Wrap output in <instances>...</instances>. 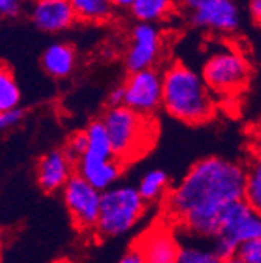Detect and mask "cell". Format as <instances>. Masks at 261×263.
<instances>
[{
	"label": "cell",
	"instance_id": "27",
	"mask_svg": "<svg viewBox=\"0 0 261 263\" xmlns=\"http://www.w3.org/2000/svg\"><path fill=\"white\" fill-rule=\"evenodd\" d=\"M108 108H116L124 105V89L122 86H116L110 94H108Z\"/></svg>",
	"mask_w": 261,
	"mask_h": 263
},
{
	"label": "cell",
	"instance_id": "4",
	"mask_svg": "<svg viewBox=\"0 0 261 263\" xmlns=\"http://www.w3.org/2000/svg\"><path fill=\"white\" fill-rule=\"evenodd\" d=\"M146 202L135 186H111L101 193L99 218L94 232L101 238H114L130 232L143 218Z\"/></svg>",
	"mask_w": 261,
	"mask_h": 263
},
{
	"label": "cell",
	"instance_id": "25",
	"mask_svg": "<svg viewBox=\"0 0 261 263\" xmlns=\"http://www.w3.org/2000/svg\"><path fill=\"white\" fill-rule=\"evenodd\" d=\"M24 11V0H0V21L16 19Z\"/></svg>",
	"mask_w": 261,
	"mask_h": 263
},
{
	"label": "cell",
	"instance_id": "30",
	"mask_svg": "<svg viewBox=\"0 0 261 263\" xmlns=\"http://www.w3.org/2000/svg\"><path fill=\"white\" fill-rule=\"evenodd\" d=\"M249 11L256 24L261 22V0H249Z\"/></svg>",
	"mask_w": 261,
	"mask_h": 263
},
{
	"label": "cell",
	"instance_id": "24",
	"mask_svg": "<svg viewBox=\"0 0 261 263\" xmlns=\"http://www.w3.org/2000/svg\"><path fill=\"white\" fill-rule=\"evenodd\" d=\"M236 257L244 263H261V238L241 243L236 251Z\"/></svg>",
	"mask_w": 261,
	"mask_h": 263
},
{
	"label": "cell",
	"instance_id": "6",
	"mask_svg": "<svg viewBox=\"0 0 261 263\" xmlns=\"http://www.w3.org/2000/svg\"><path fill=\"white\" fill-rule=\"evenodd\" d=\"M202 80L211 92L232 96L246 88L250 79V64L235 49L214 52L202 69Z\"/></svg>",
	"mask_w": 261,
	"mask_h": 263
},
{
	"label": "cell",
	"instance_id": "21",
	"mask_svg": "<svg viewBox=\"0 0 261 263\" xmlns=\"http://www.w3.org/2000/svg\"><path fill=\"white\" fill-rule=\"evenodd\" d=\"M243 199L256 212L261 210V163L256 158L244 176V193Z\"/></svg>",
	"mask_w": 261,
	"mask_h": 263
},
{
	"label": "cell",
	"instance_id": "14",
	"mask_svg": "<svg viewBox=\"0 0 261 263\" xmlns=\"http://www.w3.org/2000/svg\"><path fill=\"white\" fill-rule=\"evenodd\" d=\"M75 170L83 180H86L92 188L97 191H105L111 188L116 180L121 177L124 164H121L116 158L107 161H91V160H80L75 164Z\"/></svg>",
	"mask_w": 261,
	"mask_h": 263
},
{
	"label": "cell",
	"instance_id": "16",
	"mask_svg": "<svg viewBox=\"0 0 261 263\" xmlns=\"http://www.w3.org/2000/svg\"><path fill=\"white\" fill-rule=\"evenodd\" d=\"M177 0H133L128 7L132 16L139 24H156L165 21L175 10Z\"/></svg>",
	"mask_w": 261,
	"mask_h": 263
},
{
	"label": "cell",
	"instance_id": "9",
	"mask_svg": "<svg viewBox=\"0 0 261 263\" xmlns=\"http://www.w3.org/2000/svg\"><path fill=\"white\" fill-rule=\"evenodd\" d=\"M163 50V38L156 25L136 24L132 30V41L127 50L125 66L132 72L153 69Z\"/></svg>",
	"mask_w": 261,
	"mask_h": 263
},
{
	"label": "cell",
	"instance_id": "18",
	"mask_svg": "<svg viewBox=\"0 0 261 263\" xmlns=\"http://www.w3.org/2000/svg\"><path fill=\"white\" fill-rule=\"evenodd\" d=\"M77 21L86 24H104L113 17L114 7L110 0H69Z\"/></svg>",
	"mask_w": 261,
	"mask_h": 263
},
{
	"label": "cell",
	"instance_id": "7",
	"mask_svg": "<svg viewBox=\"0 0 261 263\" xmlns=\"http://www.w3.org/2000/svg\"><path fill=\"white\" fill-rule=\"evenodd\" d=\"M63 199L78 230L94 232L101 209V191L92 188L78 174H72L63 186Z\"/></svg>",
	"mask_w": 261,
	"mask_h": 263
},
{
	"label": "cell",
	"instance_id": "29",
	"mask_svg": "<svg viewBox=\"0 0 261 263\" xmlns=\"http://www.w3.org/2000/svg\"><path fill=\"white\" fill-rule=\"evenodd\" d=\"M208 2H211V0H177V5H180L186 11H194Z\"/></svg>",
	"mask_w": 261,
	"mask_h": 263
},
{
	"label": "cell",
	"instance_id": "1",
	"mask_svg": "<svg viewBox=\"0 0 261 263\" xmlns=\"http://www.w3.org/2000/svg\"><path fill=\"white\" fill-rule=\"evenodd\" d=\"M246 168L222 157L194 163L165 201L166 218L195 238H214L228 205L243 199Z\"/></svg>",
	"mask_w": 261,
	"mask_h": 263
},
{
	"label": "cell",
	"instance_id": "17",
	"mask_svg": "<svg viewBox=\"0 0 261 263\" xmlns=\"http://www.w3.org/2000/svg\"><path fill=\"white\" fill-rule=\"evenodd\" d=\"M86 135V152L82 157L83 160H91V161H107L114 158L111 152V144L107 135V130L102 124V121H94L89 124V127L85 130ZM80 158V160H82Z\"/></svg>",
	"mask_w": 261,
	"mask_h": 263
},
{
	"label": "cell",
	"instance_id": "5",
	"mask_svg": "<svg viewBox=\"0 0 261 263\" xmlns=\"http://www.w3.org/2000/svg\"><path fill=\"white\" fill-rule=\"evenodd\" d=\"M261 238L259 212L253 210L244 199L228 205L220 216L213 251L220 260L236 255L241 243Z\"/></svg>",
	"mask_w": 261,
	"mask_h": 263
},
{
	"label": "cell",
	"instance_id": "20",
	"mask_svg": "<svg viewBox=\"0 0 261 263\" xmlns=\"http://www.w3.org/2000/svg\"><path fill=\"white\" fill-rule=\"evenodd\" d=\"M168 185H169V176L166 171L150 170L139 180V185L136 190L141 196V199L147 204V202H153L159 199V197L166 193Z\"/></svg>",
	"mask_w": 261,
	"mask_h": 263
},
{
	"label": "cell",
	"instance_id": "31",
	"mask_svg": "<svg viewBox=\"0 0 261 263\" xmlns=\"http://www.w3.org/2000/svg\"><path fill=\"white\" fill-rule=\"evenodd\" d=\"M110 2H111V5L116 8H128L130 5H132L133 4V0H110Z\"/></svg>",
	"mask_w": 261,
	"mask_h": 263
},
{
	"label": "cell",
	"instance_id": "13",
	"mask_svg": "<svg viewBox=\"0 0 261 263\" xmlns=\"http://www.w3.org/2000/svg\"><path fill=\"white\" fill-rule=\"evenodd\" d=\"M74 174V164L68 160L63 151L53 149L43 155L36 166V180L43 191L55 193L63 190Z\"/></svg>",
	"mask_w": 261,
	"mask_h": 263
},
{
	"label": "cell",
	"instance_id": "3",
	"mask_svg": "<svg viewBox=\"0 0 261 263\" xmlns=\"http://www.w3.org/2000/svg\"><path fill=\"white\" fill-rule=\"evenodd\" d=\"M111 144L113 157L121 163H133L144 157L158 137L153 116H144L127 107L108 108L101 119Z\"/></svg>",
	"mask_w": 261,
	"mask_h": 263
},
{
	"label": "cell",
	"instance_id": "12",
	"mask_svg": "<svg viewBox=\"0 0 261 263\" xmlns=\"http://www.w3.org/2000/svg\"><path fill=\"white\" fill-rule=\"evenodd\" d=\"M30 21L44 33H59L74 25L75 14L69 0H31Z\"/></svg>",
	"mask_w": 261,
	"mask_h": 263
},
{
	"label": "cell",
	"instance_id": "2",
	"mask_svg": "<svg viewBox=\"0 0 261 263\" xmlns=\"http://www.w3.org/2000/svg\"><path fill=\"white\" fill-rule=\"evenodd\" d=\"M161 107L175 119L197 125L210 121L216 113L213 94L202 77L182 63H174L161 76Z\"/></svg>",
	"mask_w": 261,
	"mask_h": 263
},
{
	"label": "cell",
	"instance_id": "22",
	"mask_svg": "<svg viewBox=\"0 0 261 263\" xmlns=\"http://www.w3.org/2000/svg\"><path fill=\"white\" fill-rule=\"evenodd\" d=\"M222 260L216 252L205 246L197 245H180L175 263H220Z\"/></svg>",
	"mask_w": 261,
	"mask_h": 263
},
{
	"label": "cell",
	"instance_id": "10",
	"mask_svg": "<svg viewBox=\"0 0 261 263\" xmlns=\"http://www.w3.org/2000/svg\"><path fill=\"white\" fill-rule=\"evenodd\" d=\"M133 245L138 248L144 263H175L180 249L175 232L165 222L149 227Z\"/></svg>",
	"mask_w": 261,
	"mask_h": 263
},
{
	"label": "cell",
	"instance_id": "32",
	"mask_svg": "<svg viewBox=\"0 0 261 263\" xmlns=\"http://www.w3.org/2000/svg\"><path fill=\"white\" fill-rule=\"evenodd\" d=\"M220 263H244L239 257H236V255H233V257H230V258H225V260H222Z\"/></svg>",
	"mask_w": 261,
	"mask_h": 263
},
{
	"label": "cell",
	"instance_id": "23",
	"mask_svg": "<svg viewBox=\"0 0 261 263\" xmlns=\"http://www.w3.org/2000/svg\"><path fill=\"white\" fill-rule=\"evenodd\" d=\"M86 146H88L86 135H85V132H80V134H75L71 137V140L66 144V149H64L63 152L72 164H77L80 161V158L85 155Z\"/></svg>",
	"mask_w": 261,
	"mask_h": 263
},
{
	"label": "cell",
	"instance_id": "15",
	"mask_svg": "<svg viewBox=\"0 0 261 263\" xmlns=\"http://www.w3.org/2000/svg\"><path fill=\"white\" fill-rule=\"evenodd\" d=\"M41 66L50 77L66 79L74 72L77 66L75 49L66 43H53L44 50Z\"/></svg>",
	"mask_w": 261,
	"mask_h": 263
},
{
	"label": "cell",
	"instance_id": "28",
	"mask_svg": "<svg viewBox=\"0 0 261 263\" xmlns=\"http://www.w3.org/2000/svg\"><path fill=\"white\" fill-rule=\"evenodd\" d=\"M117 263H144V261H143V257H141L138 248L133 245L132 248H130V249L121 257V260H119Z\"/></svg>",
	"mask_w": 261,
	"mask_h": 263
},
{
	"label": "cell",
	"instance_id": "11",
	"mask_svg": "<svg viewBox=\"0 0 261 263\" xmlns=\"http://www.w3.org/2000/svg\"><path fill=\"white\" fill-rule=\"evenodd\" d=\"M191 22L204 30L233 33L241 24V13L236 0H211L191 11Z\"/></svg>",
	"mask_w": 261,
	"mask_h": 263
},
{
	"label": "cell",
	"instance_id": "8",
	"mask_svg": "<svg viewBox=\"0 0 261 263\" xmlns=\"http://www.w3.org/2000/svg\"><path fill=\"white\" fill-rule=\"evenodd\" d=\"M121 86L124 89V107L144 116H153L161 107L163 80L158 71L132 72Z\"/></svg>",
	"mask_w": 261,
	"mask_h": 263
},
{
	"label": "cell",
	"instance_id": "19",
	"mask_svg": "<svg viewBox=\"0 0 261 263\" xmlns=\"http://www.w3.org/2000/svg\"><path fill=\"white\" fill-rule=\"evenodd\" d=\"M21 88L14 79L13 71L7 64L0 63V113L19 108Z\"/></svg>",
	"mask_w": 261,
	"mask_h": 263
},
{
	"label": "cell",
	"instance_id": "26",
	"mask_svg": "<svg viewBox=\"0 0 261 263\" xmlns=\"http://www.w3.org/2000/svg\"><path fill=\"white\" fill-rule=\"evenodd\" d=\"M25 116V111L19 107L16 110L7 111V113H0V132H5L10 130L16 125H19L22 122Z\"/></svg>",
	"mask_w": 261,
	"mask_h": 263
},
{
	"label": "cell",
	"instance_id": "33",
	"mask_svg": "<svg viewBox=\"0 0 261 263\" xmlns=\"http://www.w3.org/2000/svg\"><path fill=\"white\" fill-rule=\"evenodd\" d=\"M53 263H74V261H71V260H68V258H61V260H56V261H53Z\"/></svg>",
	"mask_w": 261,
	"mask_h": 263
}]
</instances>
